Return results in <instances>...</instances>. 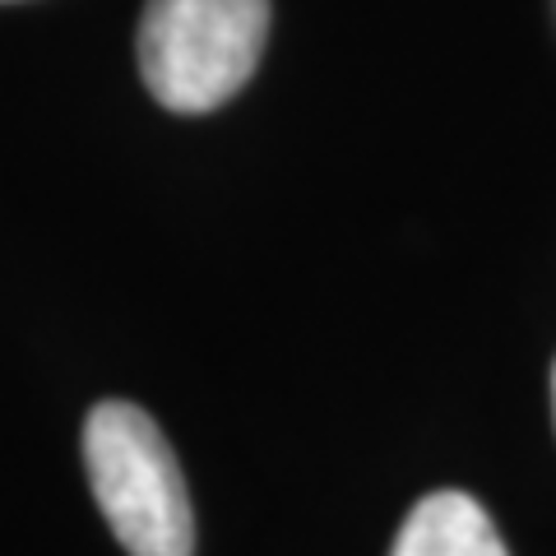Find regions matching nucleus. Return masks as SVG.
<instances>
[{"instance_id": "2", "label": "nucleus", "mask_w": 556, "mask_h": 556, "mask_svg": "<svg viewBox=\"0 0 556 556\" xmlns=\"http://www.w3.org/2000/svg\"><path fill=\"white\" fill-rule=\"evenodd\" d=\"M269 38V0H149L139 75L167 112L200 116L247 89Z\"/></svg>"}, {"instance_id": "4", "label": "nucleus", "mask_w": 556, "mask_h": 556, "mask_svg": "<svg viewBox=\"0 0 556 556\" xmlns=\"http://www.w3.org/2000/svg\"><path fill=\"white\" fill-rule=\"evenodd\" d=\"M552 399H556V376H552Z\"/></svg>"}, {"instance_id": "1", "label": "nucleus", "mask_w": 556, "mask_h": 556, "mask_svg": "<svg viewBox=\"0 0 556 556\" xmlns=\"http://www.w3.org/2000/svg\"><path fill=\"white\" fill-rule=\"evenodd\" d=\"M84 468L102 519L130 556H195V515L181 464L159 422L108 399L84 422Z\"/></svg>"}, {"instance_id": "3", "label": "nucleus", "mask_w": 556, "mask_h": 556, "mask_svg": "<svg viewBox=\"0 0 556 556\" xmlns=\"http://www.w3.org/2000/svg\"><path fill=\"white\" fill-rule=\"evenodd\" d=\"M390 556H510L501 533L473 496L431 492L408 510Z\"/></svg>"}]
</instances>
